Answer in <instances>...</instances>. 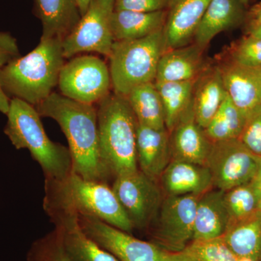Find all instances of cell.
<instances>
[{
    "label": "cell",
    "mask_w": 261,
    "mask_h": 261,
    "mask_svg": "<svg viewBox=\"0 0 261 261\" xmlns=\"http://www.w3.org/2000/svg\"><path fill=\"white\" fill-rule=\"evenodd\" d=\"M36 109L59 124L68 143L73 173L89 181L105 182L110 175L99 147L97 108L53 92Z\"/></svg>",
    "instance_id": "cell-1"
},
{
    "label": "cell",
    "mask_w": 261,
    "mask_h": 261,
    "mask_svg": "<svg viewBox=\"0 0 261 261\" xmlns=\"http://www.w3.org/2000/svg\"><path fill=\"white\" fill-rule=\"evenodd\" d=\"M44 209L53 214L93 216L121 231L134 227L113 192L105 182L89 181L72 173L63 179L45 178Z\"/></svg>",
    "instance_id": "cell-2"
},
{
    "label": "cell",
    "mask_w": 261,
    "mask_h": 261,
    "mask_svg": "<svg viewBox=\"0 0 261 261\" xmlns=\"http://www.w3.org/2000/svg\"><path fill=\"white\" fill-rule=\"evenodd\" d=\"M63 40L40 39L35 49L0 68V84L8 97L36 106L47 99L58 84L65 64Z\"/></svg>",
    "instance_id": "cell-3"
},
{
    "label": "cell",
    "mask_w": 261,
    "mask_h": 261,
    "mask_svg": "<svg viewBox=\"0 0 261 261\" xmlns=\"http://www.w3.org/2000/svg\"><path fill=\"white\" fill-rule=\"evenodd\" d=\"M97 126L103 162L115 178L138 171V121L126 97L108 94L97 103Z\"/></svg>",
    "instance_id": "cell-4"
},
{
    "label": "cell",
    "mask_w": 261,
    "mask_h": 261,
    "mask_svg": "<svg viewBox=\"0 0 261 261\" xmlns=\"http://www.w3.org/2000/svg\"><path fill=\"white\" fill-rule=\"evenodd\" d=\"M7 116L5 135L17 149H29L42 167L45 178L63 179L73 172L69 149L48 137L34 106L13 98Z\"/></svg>",
    "instance_id": "cell-5"
},
{
    "label": "cell",
    "mask_w": 261,
    "mask_h": 261,
    "mask_svg": "<svg viewBox=\"0 0 261 261\" xmlns=\"http://www.w3.org/2000/svg\"><path fill=\"white\" fill-rule=\"evenodd\" d=\"M166 50L164 28L142 39L114 42L108 58L114 93L126 97L135 87L154 82Z\"/></svg>",
    "instance_id": "cell-6"
},
{
    "label": "cell",
    "mask_w": 261,
    "mask_h": 261,
    "mask_svg": "<svg viewBox=\"0 0 261 261\" xmlns=\"http://www.w3.org/2000/svg\"><path fill=\"white\" fill-rule=\"evenodd\" d=\"M58 87L64 97L84 103H99L111 94L109 67L100 58L82 56L65 63L60 73Z\"/></svg>",
    "instance_id": "cell-7"
},
{
    "label": "cell",
    "mask_w": 261,
    "mask_h": 261,
    "mask_svg": "<svg viewBox=\"0 0 261 261\" xmlns=\"http://www.w3.org/2000/svg\"><path fill=\"white\" fill-rule=\"evenodd\" d=\"M200 195L166 196L152 224V243L170 252L181 251L191 243Z\"/></svg>",
    "instance_id": "cell-8"
},
{
    "label": "cell",
    "mask_w": 261,
    "mask_h": 261,
    "mask_svg": "<svg viewBox=\"0 0 261 261\" xmlns=\"http://www.w3.org/2000/svg\"><path fill=\"white\" fill-rule=\"evenodd\" d=\"M115 0H92L85 14L63 40L65 59L84 53H97L109 57L114 43L111 18Z\"/></svg>",
    "instance_id": "cell-9"
},
{
    "label": "cell",
    "mask_w": 261,
    "mask_h": 261,
    "mask_svg": "<svg viewBox=\"0 0 261 261\" xmlns=\"http://www.w3.org/2000/svg\"><path fill=\"white\" fill-rule=\"evenodd\" d=\"M261 166V158L250 152L238 139L213 143L207 167L213 187L226 192L251 181Z\"/></svg>",
    "instance_id": "cell-10"
},
{
    "label": "cell",
    "mask_w": 261,
    "mask_h": 261,
    "mask_svg": "<svg viewBox=\"0 0 261 261\" xmlns=\"http://www.w3.org/2000/svg\"><path fill=\"white\" fill-rule=\"evenodd\" d=\"M84 233L119 261H172L171 252L152 242L134 238L130 233L89 216H78Z\"/></svg>",
    "instance_id": "cell-11"
},
{
    "label": "cell",
    "mask_w": 261,
    "mask_h": 261,
    "mask_svg": "<svg viewBox=\"0 0 261 261\" xmlns=\"http://www.w3.org/2000/svg\"><path fill=\"white\" fill-rule=\"evenodd\" d=\"M112 189L134 228L151 226L164 198L159 181L138 170L115 178Z\"/></svg>",
    "instance_id": "cell-12"
},
{
    "label": "cell",
    "mask_w": 261,
    "mask_h": 261,
    "mask_svg": "<svg viewBox=\"0 0 261 261\" xmlns=\"http://www.w3.org/2000/svg\"><path fill=\"white\" fill-rule=\"evenodd\" d=\"M218 66L226 93L247 118L261 106V66H245L230 61Z\"/></svg>",
    "instance_id": "cell-13"
},
{
    "label": "cell",
    "mask_w": 261,
    "mask_h": 261,
    "mask_svg": "<svg viewBox=\"0 0 261 261\" xmlns=\"http://www.w3.org/2000/svg\"><path fill=\"white\" fill-rule=\"evenodd\" d=\"M211 0H171L164 27L167 49L193 42Z\"/></svg>",
    "instance_id": "cell-14"
},
{
    "label": "cell",
    "mask_w": 261,
    "mask_h": 261,
    "mask_svg": "<svg viewBox=\"0 0 261 261\" xmlns=\"http://www.w3.org/2000/svg\"><path fill=\"white\" fill-rule=\"evenodd\" d=\"M49 216L56 224L58 238L70 261H119L84 232L78 216L53 214Z\"/></svg>",
    "instance_id": "cell-15"
},
{
    "label": "cell",
    "mask_w": 261,
    "mask_h": 261,
    "mask_svg": "<svg viewBox=\"0 0 261 261\" xmlns=\"http://www.w3.org/2000/svg\"><path fill=\"white\" fill-rule=\"evenodd\" d=\"M137 156L139 170L159 181L171 161L170 135L167 129H155L138 123Z\"/></svg>",
    "instance_id": "cell-16"
},
{
    "label": "cell",
    "mask_w": 261,
    "mask_h": 261,
    "mask_svg": "<svg viewBox=\"0 0 261 261\" xmlns=\"http://www.w3.org/2000/svg\"><path fill=\"white\" fill-rule=\"evenodd\" d=\"M169 135L171 160L207 166L213 142L197 124L193 111L184 117Z\"/></svg>",
    "instance_id": "cell-17"
},
{
    "label": "cell",
    "mask_w": 261,
    "mask_h": 261,
    "mask_svg": "<svg viewBox=\"0 0 261 261\" xmlns=\"http://www.w3.org/2000/svg\"><path fill=\"white\" fill-rule=\"evenodd\" d=\"M159 183L166 196L202 195L214 188L207 166L177 160H171Z\"/></svg>",
    "instance_id": "cell-18"
},
{
    "label": "cell",
    "mask_w": 261,
    "mask_h": 261,
    "mask_svg": "<svg viewBox=\"0 0 261 261\" xmlns=\"http://www.w3.org/2000/svg\"><path fill=\"white\" fill-rule=\"evenodd\" d=\"M203 51L194 42L185 47L167 49L160 60L154 82L197 80L209 65L204 60Z\"/></svg>",
    "instance_id": "cell-19"
},
{
    "label": "cell",
    "mask_w": 261,
    "mask_h": 261,
    "mask_svg": "<svg viewBox=\"0 0 261 261\" xmlns=\"http://www.w3.org/2000/svg\"><path fill=\"white\" fill-rule=\"evenodd\" d=\"M224 195V191L212 188L200 195L196 208L192 241L223 236L229 222Z\"/></svg>",
    "instance_id": "cell-20"
},
{
    "label": "cell",
    "mask_w": 261,
    "mask_h": 261,
    "mask_svg": "<svg viewBox=\"0 0 261 261\" xmlns=\"http://www.w3.org/2000/svg\"><path fill=\"white\" fill-rule=\"evenodd\" d=\"M226 94L219 66L208 65L196 81L193 94L194 116L203 129L217 113Z\"/></svg>",
    "instance_id": "cell-21"
},
{
    "label": "cell",
    "mask_w": 261,
    "mask_h": 261,
    "mask_svg": "<svg viewBox=\"0 0 261 261\" xmlns=\"http://www.w3.org/2000/svg\"><path fill=\"white\" fill-rule=\"evenodd\" d=\"M35 3L42 24L41 39L63 40L82 18L75 0H35Z\"/></svg>",
    "instance_id": "cell-22"
},
{
    "label": "cell",
    "mask_w": 261,
    "mask_h": 261,
    "mask_svg": "<svg viewBox=\"0 0 261 261\" xmlns=\"http://www.w3.org/2000/svg\"><path fill=\"white\" fill-rule=\"evenodd\" d=\"M240 0H211L195 34L193 42L205 50L219 33L234 27L243 16Z\"/></svg>",
    "instance_id": "cell-23"
},
{
    "label": "cell",
    "mask_w": 261,
    "mask_h": 261,
    "mask_svg": "<svg viewBox=\"0 0 261 261\" xmlns=\"http://www.w3.org/2000/svg\"><path fill=\"white\" fill-rule=\"evenodd\" d=\"M167 10L144 13L132 10H114L111 29L114 42L142 39L164 28Z\"/></svg>",
    "instance_id": "cell-24"
},
{
    "label": "cell",
    "mask_w": 261,
    "mask_h": 261,
    "mask_svg": "<svg viewBox=\"0 0 261 261\" xmlns=\"http://www.w3.org/2000/svg\"><path fill=\"white\" fill-rule=\"evenodd\" d=\"M221 238L240 258L258 261L261 249V210L246 219L228 224Z\"/></svg>",
    "instance_id": "cell-25"
},
{
    "label": "cell",
    "mask_w": 261,
    "mask_h": 261,
    "mask_svg": "<svg viewBox=\"0 0 261 261\" xmlns=\"http://www.w3.org/2000/svg\"><path fill=\"white\" fill-rule=\"evenodd\" d=\"M196 81L182 82H154L163 105L166 128L168 133L184 117L193 111Z\"/></svg>",
    "instance_id": "cell-26"
},
{
    "label": "cell",
    "mask_w": 261,
    "mask_h": 261,
    "mask_svg": "<svg viewBox=\"0 0 261 261\" xmlns=\"http://www.w3.org/2000/svg\"><path fill=\"white\" fill-rule=\"evenodd\" d=\"M126 98L138 123L155 129L166 128L162 99L154 82L135 87Z\"/></svg>",
    "instance_id": "cell-27"
},
{
    "label": "cell",
    "mask_w": 261,
    "mask_h": 261,
    "mask_svg": "<svg viewBox=\"0 0 261 261\" xmlns=\"http://www.w3.org/2000/svg\"><path fill=\"white\" fill-rule=\"evenodd\" d=\"M246 119L226 93L221 107L204 130L213 143L238 139Z\"/></svg>",
    "instance_id": "cell-28"
},
{
    "label": "cell",
    "mask_w": 261,
    "mask_h": 261,
    "mask_svg": "<svg viewBox=\"0 0 261 261\" xmlns=\"http://www.w3.org/2000/svg\"><path fill=\"white\" fill-rule=\"evenodd\" d=\"M172 261H253L240 258L225 244L222 238L195 240L183 250L171 252Z\"/></svg>",
    "instance_id": "cell-29"
},
{
    "label": "cell",
    "mask_w": 261,
    "mask_h": 261,
    "mask_svg": "<svg viewBox=\"0 0 261 261\" xmlns=\"http://www.w3.org/2000/svg\"><path fill=\"white\" fill-rule=\"evenodd\" d=\"M224 200L229 217L228 224L246 219L260 210L252 180L224 192Z\"/></svg>",
    "instance_id": "cell-30"
},
{
    "label": "cell",
    "mask_w": 261,
    "mask_h": 261,
    "mask_svg": "<svg viewBox=\"0 0 261 261\" xmlns=\"http://www.w3.org/2000/svg\"><path fill=\"white\" fill-rule=\"evenodd\" d=\"M28 261H70L56 232L37 241L28 255Z\"/></svg>",
    "instance_id": "cell-31"
},
{
    "label": "cell",
    "mask_w": 261,
    "mask_h": 261,
    "mask_svg": "<svg viewBox=\"0 0 261 261\" xmlns=\"http://www.w3.org/2000/svg\"><path fill=\"white\" fill-rule=\"evenodd\" d=\"M229 61L245 66H261V40L249 35L244 38L231 51Z\"/></svg>",
    "instance_id": "cell-32"
},
{
    "label": "cell",
    "mask_w": 261,
    "mask_h": 261,
    "mask_svg": "<svg viewBox=\"0 0 261 261\" xmlns=\"http://www.w3.org/2000/svg\"><path fill=\"white\" fill-rule=\"evenodd\" d=\"M238 140L250 152L261 158V106L247 117Z\"/></svg>",
    "instance_id": "cell-33"
},
{
    "label": "cell",
    "mask_w": 261,
    "mask_h": 261,
    "mask_svg": "<svg viewBox=\"0 0 261 261\" xmlns=\"http://www.w3.org/2000/svg\"><path fill=\"white\" fill-rule=\"evenodd\" d=\"M171 0H115V10L152 13L168 9Z\"/></svg>",
    "instance_id": "cell-34"
},
{
    "label": "cell",
    "mask_w": 261,
    "mask_h": 261,
    "mask_svg": "<svg viewBox=\"0 0 261 261\" xmlns=\"http://www.w3.org/2000/svg\"><path fill=\"white\" fill-rule=\"evenodd\" d=\"M20 57L18 43L10 33L0 32V68Z\"/></svg>",
    "instance_id": "cell-35"
},
{
    "label": "cell",
    "mask_w": 261,
    "mask_h": 261,
    "mask_svg": "<svg viewBox=\"0 0 261 261\" xmlns=\"http://www.w3.org/2000/svg\"><path fill=\"white\" fill-rule=\"evenodd\" d=\"M10 99L0 84V112L6 116L9 112Z\"/></svg>",
    "instance_id": "cell-36"
},
{
    "label": "cell",
    "mask_w": 261,
    "mask_h": 261,
    "mask_svg": "<svg viewBox=\"0 0 261 261\" xmlns=\"http://www.w3.org/2000/svg\"><path fill=\"white\" fill-rule=\"evenodd\" d=\"M252 183H253L254 187L256 190L257 196H258L259 208L261 210V166L256 176L252 179Z\"/></svg>",
    "instance_id": "cell-37"
},
{
    "label": "cell",
    "mask_w": 261,
    "mask_h": 261,
    "mask_svg": "<svg viewBox=\"0 0 261 261\" xmlns=\"http://www.w3.org/2000/svg\"><path fill=\"white\" fill-rule=\"evenodd\" d=\"M75 2H76L79 9H80L81 15L83 16L88 9L92 0H75Z\"/></svg>",
    "instance_id": "cell-38"
},
{
    "label": "cell",
    "mask_w": 261,
    "mask_h": 261,
    "mask_svg": "<svg viewBox=\"0 0 261 261\" xmlns=\"http://www.w3.org/2000/svg\"><path fill=\"white\" fill-rule=\"evenodd\" d=\"M259 24H261V4L254 10L252 27H255Z\"/></svg>",
    "instance_id": "cell-39"
},
{
    "label": "cell",
    "mask_w": 261,
    "mask_h": 261,
    "mask_svg": "<svg viewBox=\"0 0 261 261\" xmlns=\"http://www.w3.org/2000/svg\"><path fill=\"white\" fill-rule=\"evenodd\" d=\"M249 35L256 39H260L261 40V24L255 25V27H252L250 29V34Z\"/></svg>",
    "instance_id": "cell-40"
},
{
    "label": "cell",
    "mask_w": 261,
    "mask_h": 261,
    "mask_svg": "<svg viewBox=\"0 0 261 261\" xmlns=\"http://www.w3.org/2000/svg\"><path fill=\"white\" fill-rule=\"evenodd\" d=\"M240 2H241L242 4L245 5V6H247V5H248L249 0H240Z\"/></svg>",
    "instance_id": "cell-41"
},
{
    "label": "cell",
    "mask_w": 261,
    "mask_h": 261,
    "mask_svg": "<svg viewBox=\"0 0 261 261\" xmlns=\"http://www.w3.org/2000/svg\"><path fill=\"white\" fill-rule=\"evenodd\" d=\"M258 261H261V249H260V255H259V260Z\"/></svg>",
    "instance_id": "cell-42"
}]
</instances>
